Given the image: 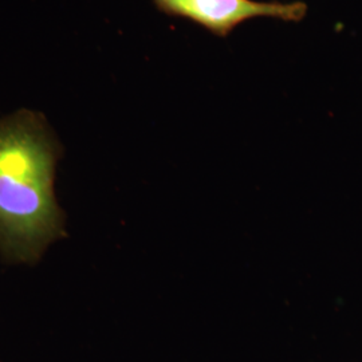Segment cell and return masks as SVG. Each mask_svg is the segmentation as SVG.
I'll use <instances>...</instances> for the list:
<instances>
[{"label":"cell","mask_w":362,"mask_h":362,"mask_svg":"<svg viewBox=\"0 0 362 362\" xmlns=\"http://www.w3.org/2000/svg\"><path fill=\"white\" fill-rule=\"evenodd\" d=\"M169 15L181 16L207 28L215 35L227 37L233 28L252 18H274L284 22H300L308 6L302 1L257 0H153Z\"/></svg>","instance_id":"cell-2"},{"label":"cell","mask_w":362,"mask_h":362,"mask_svg":"<svg viewBox=\"0 0 362 362\" xmlns=\"http://www.w3.org/2000/svg\"><path fill=\"white\" fill-rule=\"evenodd\" d=\"M61 144L45 116L22 109L0 117V252L33 263L65 235L54 194Z\"/></svg>","instance_id":"cell-1"}]
</instances>
